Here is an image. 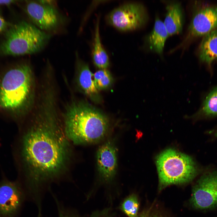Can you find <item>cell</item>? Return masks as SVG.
Instances as JSON below:
<instances>
[{
	"instance_id": "cell-9",
	"label": "cell",
	"mask_w": 217,
	"mask_h": 217,
	"mask_svg": "<svg viewBox=\"0 0 217 217\" xmlns=\"http://www.w3.org/2000/svg\"><path fill=\"white\" fill-rule=\"evenodd\" d=\"M25 11L32 22L40 29H55L59 22L58 13L52 5L43 1H26Z\"/></svg>"
},
{
	"instance_id": "cell-5",
	"label": "cell",
	"mask_w": 217,
	"mask_h": 217,
	"mask_svg": "<svg viewBox=\"0 0 217 217\" xmlns=\"http://www.w3.org/2000/svg\"><path fill=\"white\" fill-rule=\"evenodd\" d=\"M156 162L160 190L170 185L188 183L198 173L197 166L193 159L174 149H167L161 153Z\"/></svg>"
},
{
	"instance_id": "cell-25",
	"label": "cell",
	"mask_w": 217,
	"mask_h": 217,
	"mask_svg": "<svg viewBox=\"0 0 217 217\" xmlns=\"http://www.w3.org/2000/svg\"><path fill=\"white\" fill-rule=\"evenodd\" d=\"M146 217H161L158 215H153L151 216H149L148 215Z\"/></svg>"
},
{
	"instance_id": "cell-24",
	"label": "cell",
	"mask_w": 217,
	"mask_h": 217,
	"mask_svg": "<svg viewBox=\"0 0 217 217\" xmlns=\"http://www.w3.org/2000/svg\"><path fill=\"white\" fill-rule=\"evenodd\" d=\"M213 134L214 136L217 137V129L215 131L213 132Z\"/></svg>"
},
{
	"instance_id": "cell-14",
	"label": "cell",
	"mask_w": 217,
	"mask_h": 217,
	"mask_svg": "<svg viewBox=\"0 0 217 217\" xmlns=\"http://www.w3.org/2000/svg\"><path fill=\"white\" fill-rule=\"evenodd\" d=\"M168 36L163 22L156 17L153 30L146 37L145 42L150 50L161 55Z\"/></svg>"
},
{
	"instance_id": "cell-19",
	"label": "cell",
	"mask_w": 217,
	"mask_h": 217,
	"mask_svg": "<svg viewBox=\"0 0 217 217\" xmlns=\"http://www.w3.org/2000/svg\"><path fill=\"white\" fill-rule=\"evenodd\" d=\"M139 207V203L137 198L134 194H132L127 198L122 206L124 212L130 217L136 216Z\"/></svg>"
},
{
	"instance_id": "cell-16",
	"label": "cell",
	"mask_w": 217,
	"mask_h": 217,
	"mask_svg": "<svg viewBox=\"0 0 217 217\" xmlns=\"http://www.w3.org/2000/svg\"><path fill=\"white\" fill-rule=\"evenodd\" d=\"M93 43L92 57L94 64L99 69H106L109 65V59L101 41L98 20L95 27Z\"/></svg>"
},
{
	"instance_id": "cell-4",
	"label": "cell",
	"mask_w": 217,
	"mask_h": 217,
	"mask_svg": "<svg viewBox=\"0 0 217 217\" xmlns=\"http://www.w3.org/2000/svg\"><path fill=\"white\" fill-rule=\"evenodd\" d=\"M49 35L24 21L12 25L7 29L0 44V54L19 56L36 53L46 46Z\"/></svg>"
},
{
	"instance_id": "cell-23",
	"label": "cell",
	"mask_w": 217,
	"mask_h": 217,
	"mask_svg": "<svg viewBox=\"0 0 217 217\" xmlns=\"http://www.w3.org/2000/svg\"><path fill=\"white\" fill-rule=\"evenodd\" d=\"M148 215V212H146L143 213L139 216L138 217H146Z\"/></svg>"
},
{
	"instance_id": "cell-1",
	"label": "cell",
	"mask_w": 217,
	"mask_h": 217,
	"mask_svg": "<svg viewBox=\"0 0 217 217\" xmlns=\"http://www.w3.org/2000/svg\"><path fill=\"white\" fill-rule=\"evenodd\" d=\"M57 104L46 99L36 105L33 122L22 139L24 164L36 180L57 174L68 158V137L60 123Z\"/></svg>"
},
{
	"instance_id": "cell-8",
	"label": "cell",
	"mask_w": 217,
	"mask_h": 217,
	"mask_svg": "<svg viewBox=\"0 0 217 217\" xmlns=\"http://www.w3.org/2000/svg\"><path fill=\"white\" fill-rule=\"evenodd\" d=\"M195 10L187 34L179 47L191 39L205 35L217 27V6Z\"/></svg>"
},
{
	"instance_id": "cell-10",
	"label": "cell",
	"mask_w": 217,
	"mask_h": 217,
	"mask_svg": "<svg viewBox=\"0 0 217 217\" xmlns=\"http://www.w3.org/2000/svg\"><path fill=\"white\" fill-rule=\"evenodd\" d=\"M23 193L18 184L5 179L0 183V217H13L19 210Z\"/></svg>"
},
{
	"instance_id": "cell-21",
	"label": "cell",
	"mask_w": 217,
	"mask_h": 217,
	"mask_svg": "<svg viewBox=\"0 0 217 217\" xmlns=\"http://www.w3.org/2000/svg\"><path fill=\"white\" fill-rule=\"evenodd\" d=\"M15 1L14 0H0V5H8L14 3Z\"/></svg>"
},
{
	"instance_id": "cell-20",
	"label": "cell",
	"mask_w": 217,
	"mask_h": 217,
	"mask_svg": "<svg viewBox=\"0 0 217 217\" xmlns=\"http://www.w3.org/2000/svg\"><path fill=\"white\" fill-rule=\"evenodd\" d=\"M8 24L0 14V34L7 29Z\"/></svg>"
},
{
	"instance_id": "cell-2",
	"label": "cell",
	"mask_w": 217,
	"mask_h": 217,
	"mask_svg": "<svg viewBox=\"0 0 217 217\" xmlns=\"http://www.w3.org/2000/svg\"><path fill=\"white\" fill-rule=\"evenodd\" d=\"M63 115L65 134L75 143L96 142L104 137L108 130L106 116L83 101L72 100Z\"/></svg>"
},
{
	"instance_id": "cell-13",
	"label": "cell",
	"mask_w": 217,
	"mask_h": 217,
	"mask_svg": "<svg viewBox=\"0 0 217 217\" xmlns=\"http://www.w3.org/2000/svg\"><path fill=\"white\" fill-rule=\"evenodd\" d=\"M165 8L166 13L163 23L168 36L181 33L183 14L181 3L176 2H168Z\"/></svg>"
},
{
	"instance_id": "cell-3",
	"label": "cell",
	"mask_w": 217,
	"mask_h": 217,
	"mask_svg": "<svg viewBox=\"0 0 217 217\" xmlns=\"http://www.w3.org/2000/svg\"><path fill=\"white\" fill-rule=\"evenodd\" d=\"M36 85L31 66L22 63L6 71L0 79V108L21 114L35 102Z\"/></svg>"
},
{
	"instance_id": "cell-22",
	"label": "cell",
	"mask_w": 217,
	"mask_h": 217,
	"mask_svg": "<svg viewBox=\"0 0 217 217\" xmlns=\"http://www.w3.org/2000/svg\"><path fill=\"white\" fill-rule=\"evenodd\" d=\"M59 213V217H71L70 215L65 213V212H63L61 210L60 211Z\"/></svg>"
},
{
	"instance_id": "cell-6",
	"label": "cell",
	"mask_w": 217,
	"mask_h": 217,
	"mask_svg": "<svg viewBox=\"0 0 217 217\" xmlns=\"http://www.w3.org/2000/svg\"><path fill=\"white\" fill-rule=\"evenodd\" d=\"M145 8L137 3L125 4L115 8L106 17L108 23L119 30L130 31L138 29L147 22Z\"/></svg>"
},
{
	"instance_id": "cell-11",
	"label": "cell",
	"mask_w": 217,
	"mask_h": 217,
	"mask_svg": "<svg viewBox=\"0 0 217 217\" xmlns=\"http://www.w3.org/2000/svg\"><path fill=\"white\" fill-rule=\"evenodd\" d=\"M76 73L75 82L78 89L96 102L100 100V96L93 80V74L88 65L76 55Z\"/></svg>"
},
{
	"instance_id": "cell-12",
	"label": "cell",
	"mask_w": 217,
	"mask_h": 217,
	"mask_svg": "<svg viewBox=\"0 0 217 217\" xmlns=\"http://www.w3.org/2000/svg\"><path fill=\"white\" fill-rule=\"evenodd\" d=\"M97 161L99 171L103 178L109 180L113 177L117 164L116 150L112 143L108 142L99 148Z\"/></svg>"
},
{
	"instance_id": "cell-7",
	"label": "cell",
	"mask_w": 217,
	"mask_h": 217,
	"mask_svg": "<svg viewBox=\"0 0 217 217\" xmlns=\"http://www.w3.org/2000/svg\"><path fill=\"white\" fill-rule=\"evenodd\" d=\"M190 203L198 210L217 208V171L206 173L197 181L192 188Z\"/></svg>"
},
{
	"instance_id": "cell-18",
	"label": "cell",
	"mask_w": 217,
	"mask_h": 217,
	"mask_svg": "<svg viewBox=\"0 0 217 217\" xmlns=\"http://www.w3.org/2000/svg\"><path fill=\"white\" fill-rule=\"evenodd\" d=\"M93 77L95 86L98 90L108 88L113 82V78L111 73L106 69H102L97 71L94 74Z\"/></svg>"
},
{
	"instance_id": "cell-15",
	"label": "cell",
	"mask_w": 217,
	"mask_h": 217,
	"mask_svg": "<svg viewBox=\"0 0 217 217\" xmlns=\"http://www.w3.org/2000/svg\"><path fill=\"white\" fill-rule=\"evenodd\" d=\"M199 57L201 61L209 64L217 59V29L203 38L199 48Z\"/></svg>"
},
{
	"instance_id": "cell-17",
	"label": "cell",
	"mask_w": 217,
	"mask_h": 217,
	"mask_svg": "<svg viewBox=\"0 0 217 217\" xmlns=\"http://www.w3.org/2000/svg\"><path fill=\"white\" fill-rule=\"evenodd\" d=\"M201 115L207 117L217 115V88L209 93L200 110L192 116L195 117Z\"/></svg>"
}]
</instances>
